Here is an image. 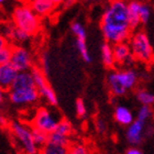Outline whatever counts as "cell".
I'll return each mask as SVG.
<instances>
[{"label": "cell", "mask_w": 154, "mask_h": 154, "mask_svg": "<svg viewBox=\"0 0 154 154\" xmlns=\"http://www.w3.org/2000/svg\"><path fill=\"white\" fill-rule=\"evenodd\" d=\"M145 128H146V122L142 120H134L131 125H129V128L127 130L125 138L128 142L133 146H137L143 141V134L145 133Z\"/></svg>", "instance_id": "10"}, {"label": "cell", "mask_w": 154, "mask_h": 154, "mask_svg": "<svg viewBox=\"0 0 154 154\" xmlns=\"http://www.w3.org/2000/svg\"><path fill=\"white\" fill-rule=\"evenodd\" d=\"M125 153H127V154H142L143 152H142L140 149L137 148V146H133V145H132V148L128 149Z\"/></svg>", "instance_id": "33"}, {"label": "cell", "mask_w": 154, "mask_h": 154, "mask_svg": "<svg viewBox=\"0 0 154 154\" xmlns=\"http://www.w3.org/2000/svg\"><path fill=\"white\" fill-rule=\"evenodd\" d=\"M54 131L69 137L72 134V125L67 120H61V121L58 122L57 127H56V129H55Z\"/></svg>", "instance_id": "27"}, {"label": "cell", "mask_w": 154, "mask_h": 154, "mask_svg": "<svg viewBox=\"0 0 154 154\" xmlns=\"http://www.w3.org/2000/svg\"><path fill=\"white\" fill-rule=\"evenodd\" d=\"M29 5L40 18L52 14L57 7L52 0H32Z\"/></svg>", "instance_id": "13"}, {"label": "cell", "mask_w": 154, "mask_h": 154, "mask_svg": "<svg viewBox=\"0 0 154 154\" xmlns=\"http://www.w3.org/2000/svg\"><path fill=\"white\" fill-rule=\"evenodd\" d=\"M60 121L61 120H58L50 110L45 109V108H40L33 118L32 125L33 128L42 130V131L50 134L51 132H53L56 129Z\"/></svg>", "instance_id": "7"}, {"label": "cell", "mask_w": 154, "mask_h": 154, "mask_svg": "<svg viewBox=\"0 0 154 154\" xmlns=\"http://www.w3.org/2000/svg\"><path fill=\"white\" fill-rule=\"evenodd\" d=\"M48 141L56 143V144L63 145V146H69V137L62 133H58L56 131H53L48 134Z\"/></svg>", "instance_id": "22"}, {"label": "cell", "mask_w": 154, "mask_h": 154, "mask_svg": "<svg viewBox=\"0 0 154 154\" xmlns=\"http://www.w3.org/2000/svg\"><path fill=\"white\" fill-rule=\"evenodd\" d=\"M41 69L44 72V74L46 75L50 72V58H48V54H44L42 56V62H41Z\"/></svg>", "instance_id": "30"}, {"label": "cell", "mask_w": 154, "mask_h": 154, "mask_svg": "<svg viewBox=\"0 0 154 154\" xmlns=\"http://www.w3.org/2000/svg\"><path fill=\"white\" fill-rule=\"evenodd\" d=\"M42 153L44 154H66L68 153L69 149L67 146H63V145L56 144L53 142L48 141L46 144L41 149Z\"/></svg>", "instance_id": "19"}, {"label": "cell", "mask_w": 154, "mask_h": 154, "mask_svg": "<svg viewBox=\"0 0 154 154\" xmlns=\"http://www.w3.org/2000/svg\"><path fill=\"white\" fill-rule=\"evenodd\" d=\"M141 3L138 0H132L128 3V11H129V21L132 30H135L140 24H141V19H140V8Z\"/></svg>", "instance_id": "15"}, {"label": "cell", "mask_w": 154, "mask_h": 154, "mask_svg": "<svg viewBox=\"0 0 154 154\" xmlns=\"http://www.w3.org/2000/svg\"><path fill=\"white\" fill-rule=\"evenodd\" d=\"M0 123H1V125H5V123H6V120H5V118H3L2 116H0Z\"/></svg>", "instance_id": "37"}, {"label": "cell", "mask_w": 154, "mask_h": 154, "mask_svg": "<svg viewBox=\"0 0 154 154\" xmlns=\"http://www.w3.org/2000/svg\"><path fill=\"white\" fill-rule=\"evenodd\" d=\"M21 1H22V2H24V3H30L32 0H21Z\"/></svg>", "instance_id": "38"}, {"label": "cell", "mask_w": 154, "mask_h": 154, "mask_svg": "<svg viewBox=\"0 0 154 154\" xmlns=\"http://www.w3.org/2000/svg\"><path fill=\"white\" fill-rule=\"evenodd\" d=\"M100 29L106 42L112 45L130 38L133 30L129 21L128 3L125 0H110L100 19Z\"/></svg>", "instance_id": "1"}, {"label": "cell", "mask_w": 154, "mask_h": 154, "mask_svg": "<svg viewBox=\"0 0 154 154\" xmlns=\"http://www.w3.org/2000/svg\"><path fill=\"white\" fill-rule=\"evenodd\" d=\"M115 119L121 125H129L134 121L132 112L125 106H117L115 110Z\"/></svg>", "instance_id": "17"}, {"label": "cell", "mask_w": 154, "mask_h": 154, "mask_svg": "<svg viewBox=\"0 0 154 154\" xmlns=\"http://www.w3.org/2000/svg\"><path fill=\"white\" fill-rule=\"evenodd\" d=\"M10 63L19 72L29 71L32 67V57L26 48H21V46H13Z\"/></svg>", "instance_id": "9"}, {"label": "cell", "mask_w": 154, "mask_h": 154, "mask_svg": "<svg viewBox=\"0 0 154 154\" xmlns=\"http://www.w3.org/2000/svg\"><path fill=\"white\" fill-rule=\"evenodd\" d=\"M12 45H6L5 48L0 51V65L7 64L11 62V56H12Z\"/></svg>", "instance_id": "25"}, {"label": "cell", "mask_w": 154, "mask_h": 154, "mask_svg": "<svg viewBox=\"0 0 154 154\" xmlns=\"http://www.w3.org/2000/svg\"><path fill=\"white\" fill-rule=\"evenodd\" d=\"M6 45H8V40L3 34H0V51L2 50Z\"/></svg>", "instance_id": "34"}, {"label": "cell", "mask_w": 154, "mask_h": 154, "mask_svg": "<svg viewBox=\"0 0 154 154\" xmlns=\"http://www.w3.org/2000/svg\"><path fill=\"white\" fill-rule=\"evenodd\" d=\"M76 48L79 52V54L82 55V57L85 62L87 63H90V62L93 61V58H91V55H90L89 51H88V48H87V44H86V40H84V38H77L76 40Z\"/></svg>", "instance_id": "21"}, {"label": "cell", "mask_w": 154, "mask_h": 154, "mask_svg": "<svg viewBox=\"0 0 154 154\" xmlns=\"http://www.w3.org/2000/svg\"><path fill=\"white\" fill-rule=\"evenodd\" d=\"M12 23L24 30L30 35L36 34L41 28L40 17L33 11L29 3H23L14 9L12 13Z\"/></svg>", "instance_id": "2"}, {"label": "cell", "mask_w": 154, "mask_h": 154, "mask_svg": "<svg viewBox=\"0 0 154 154\" xmlns=\"http://www.w3.org/2000/svg\"><path fill=\"white\" fill-rule=\"evenodd\" d=\"M101 58H103V65L108 68H111L115 66L116 60L113 55V48L112 44L109 42H106L101 45Z\"/></svg>", "instance_id": "18"}, {"label": "cell", "mask_w": 154, "mask_h": 154, "mask_svg": "<svg viewBox=\"0 0 154 154\" xmlns=\"http://www.w3.org/2000/svg\"><path fill=\"white\" fill-rule=\"evenodd\" d=\"M52 1H53V2L55 3V5H56V6H61L62 3H64V2H66V1H67V0H52Z\"/></svg>", "instance_id": "36"}, {"label": "cell", "mask_w": 154, "mask_h": 154, "mask_svg": "<svg viewBox=\"0 0 154 154\" xmlns=\"http://www.w3.org/2000/svg\"><path fill=\"white\" fill-rule=\"evenodd\" d=\"M19 71L11 63L0 65V87L7 90H10L13 85Z\"/></svg>", "instance_id": "11"}, {"label": "cell", "mask_w": 154, "mask_h": 154, "mask_svg": "<svg viewBox=\"0 0 154 154\" xmlns=\"http://www.w3.org/2000/svg\"><path fill=\"white\" fill-rule=\"evenodd\" d=\"M32 134H33L34 143L36 144L38 150H41L48 142V133L42 131V130H38V129L32 127Z\"/></svg>", "instance_id": "20"}, {"label": "cell", "mask_w": 154, "mask_h": 154, "mask_svg": "<svg viewBox=\"0 0 154 154\" xmlns=\"http://www.w3.org/2000/svg\"><path fill=\"white\" fill-rule=\"evenodd\" d=\"M5 36L9 38L14 43H23V42L28 41L31 35L28 32H26L24 30L20 29V28L16 26L14 24H12V26H9V29L7 30V33Z\"/></svg>", "instance_id": "16"}, {"label": "cell", "mask_w": 154, "mask_h": 154, "mask_svg": "<svg viewBox=\"0 0 154 154\" xmlns=\"http://www.w3.org/2000/svg\"><path fill=\"white\" fill-rule=\"evenodd\" d=\"M113 55H115L116 64L123 65L128 62L134 60L132 56L131 53V48L130 44L127 43V41L125 42H119L113 44Z\"/></svg>", "instance_id": "12"}, {"label": "cell", "mask_w": 154, "mask_h": 154, "mask_svg": "<svg viewBox=\"0 0 154 154\" xmlns=\"http://www.w3.org/2000/svg\"><path fill=\"white\" fill-rule=\"evenodd\" d=\"M151 17V8L145 5V3H141V8H140V19H141V23H146L150 20Z\"/></svg>", "instance_id": "28"}, {"label": "cell", "mask_w": 154, "mask_h": 154, "mask_svg": "<svg viewBox=\"0 0 154 154\" xmlns=\"http://www.w3.org/2000/svg\"><path fill=\"white\" fill-rule=\"evenodd\" d=\"M11 134L16 139L17 144L21 150L28 154H35L38 151V146L34 143L32 134V128L30 125L19 121H13L9 125Z\"/></svg>", "instance_id": "4"}, {"label": "cell", "mask_w": 154, "mask_h": 154, "mask_svg": "<svg viewBox=\"0 0 154 154\" xmlns=\"http://www.w3.org/2000/svg\"><path fill=\"white\" fill-rule=\"evenodd\" d=\"M137 99L142 105H146V106H152L154 103V95L148 90L141 89L137 93Z\"/></svg>", "instance_id": "23"}, {"label": "cell", "mask_w": 154, "mask_h": 154, "mask_svg": "<svg viewBox=\"0 0 154 154\" xmlns=\"http://www.w3.org/2000/svg\"><path fill=\"white\" fill-rule=\"evenodd\" d=\"M72 32L74 33V35L77 38H84L86 40L87 38V33H86V29L85 26L79 22H74L72 24Z\"/></svg>", "instance_id": "26"}, {"label": "cell", "mask_w": 154, "mask_h": 154, "mask_svg": "<svg viewBox=\"0 0 154 154\" xmlns=\"http://www.w3.org/2000/svg\"><path fill=\"white\" fill-rule=\"evenodd\" d=\"M86 112H87V109H86V106H85L84 100L80 99V98H78V99L76 100V113H77V116H79L80 118H83V117H85Z\"/></svg>", "instance_id": "29"}, {"label": "cell", "mask_w": 154, "mask_h": 154, "mask_svg": "<svg viewBox=\"0 0 154 154\" xmlns=\"http://www.w3.org/2000/svg\"><path fill=\"white\" fill-rule=\"evenodd\" d=\"M153 117V110H152L151 106H146V105H142V107L140 108V110L138 111V116L137 119L142 120V121L146 122L148 120Z\"/></svg>", "instance_id": "24"}, {"label": "cell", "mask_w": 154, "mask_h": 154, "mask_svg": "<svg viewBox=\"0 0 154 154\" xmlns=\"http://www.w3.org/2000/svg\"><path fill=\"white\" fill-rule=\"evenodd\" d=\"M35 86L34 77L31 71H22L19 72L17 75L16 79L13 82L11 89H20V88H32Z\"/></svg>", "instance_id": "14"}, {"label": "cell", "mask_w": 154, "mask_h": 154, "mask_svg": "<svg viewBox=\"0 0 154 154\" xmlns=\"http://www.w3.org/2000/svg\"><path fill=\"white\" fill-rule=\"evenodd\" d=\"M5 1H6V0H0V5H2V3L5 2Z\"/></svg>", "instance_id": "39"}, {"label": "cell", "mask_w": 154, "mask_h": 154, "mask_svg": "<svg viewBox=\"0 0 154 154\" xmlns=\"http://www.w3.org/2000/svg\"><path fill=\"white\" fill-rule=\"evenodd\" d=\"M71 153H73V154H87L88 153V151H87L86 146H84V145H82V144H76L71 149Z\"/></svg>", "instance_id": "31"}, {"label": "cell", "mask_w": 154, "mask_h": 154, "mask_svg": "<svg viewBox=\"0 0 154 154\" xmlns=\"http://www.w3.org/2000/svg\"><path fill=\"white\" fill-rule=\"evenodd\" d=\"M40 91L36 87L32 88H20V89H10L9 99L17 106H28L35 103L40 98Z\"/></svg>", "instance_id": "6"}, {"label": "cell", "mask_w": 154, "mask_h": 154, "mask_svg": "<svg viewBox=\"0 0 154 154\" xmlns=\"http://www.w3.org/2000/svg\"><path fill=\"white\" fill-rule=\"evenodd\" d=\"M108 86L113 96H123L127 91L133 89L138 84V75L133 69H125V71L113 72L109 74Z\"/></svg>", "instance_id": "3"}, {"label": "cell", "mask_w": 154, "mask_h": 154, "mask_svg": "<svg viewBox=\"0 0 154 154\" xmlns=\"http://www.w3.org/2000/svg\"><path fill=\"white\" fill-rule=\"evenodd\" d=\"M96 127L98 129V131L100 132H105L106 131V122L103 121V120H97L96 122Z\"/></svg>", "instance_id": "32"}, {"label": "cell", "mask_w": 154, "mask_h": 154, "mask_svg": "<svg viewBox=\"0 0 154 154\" xmlns=\"http://www.w3.org/2000/svg\"><path fill=\"white\" fill-rule=\"evenodd\" d=\"M32 74L34 77V82H35V86L38 90L40 91V95L44 97L45 100L48 101L52 106H56L57 105V97L54 90L48 83V79L45 77L44 72L41 68H32Z\"/></svg>", "instance_id": "8"}, {"label": "cell", "mask_w": 154, "mask_h": 154, "mask_svg": "<svg viewBox=\"0 0 154 154\" xmlns=\"http://www.w3.org/2000/svg\"><path fill=\"white\" fill-rule=\"evenodd\" d=\"M5 93H6V90L2 89V88L0 87V106L2 105L3 99H5Z\"/></svg>", "instance_id": "35"}, {"label": "cell", "mask_w": 154, "mask_h": 154, "mask_svg": "<svg viewBox=\"0 0 154 154\" xmlns=\"http://www.w3.org/2000/svg\"><path fill=\"white\" fill-rule=\"evenodd\" d=\"M130 48L134 60L143 63H151L154 58L152 45L143 31H138L130 36Z\"/></svg>", "instance_id": "5"}]
</instances>
